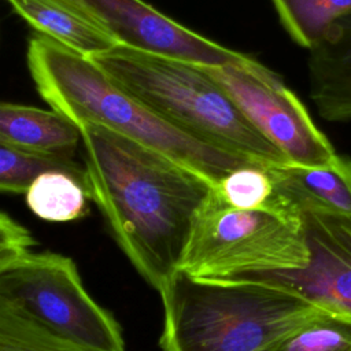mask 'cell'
<instances>
[{
    "label": "cell",
    "instance_id": "1",
    "mask_svg": "<svg viewBox=\"0 0 351 351\" xmlns=\"http://www.w3.org/2000/svg\"><path fill=\"white\" fill-rule=\"evenodd\" d=\"M88 199L158 292L180 267L213 184L166 154L95 123L78 125Z\"/></svg>",
    "mask_w": 351,
    "mask_h": 351
},
{
    "label": "cell",
    "instance_id": "2",
    "mask_svg": "<svg viewBox=\"0 0 351 351\" xmlns=\"http://www.w3.org/2000/svg\"><path fill=\"white\" fill-rule=\"evenodd\" d=\"M162 351H273L318 304L280 285L176 270L159 292Z\"/></svg>",
    "mask_w": 351,
    "mask_h": 351
},
{
    "label": "cell",
    "instance_id": "3",
    "mask_svg": "<svg viewBox=\"0 0 351 351\" xmlns=\"http://www.w3.org/2000/svg\"><path fill=\"white\" fill-rule=\"evenodd\" d=\"M27 67L40 96L77 126L95 123L152 147L195 170L213 185L252 160L199 141L166 123L118 88L89 58L51 38L27 45Z\"/></svg>",
    "mask_w": 351,
    "mask_h": 351
},
{
    "label": "cell",
    "instance_id": "4",
    "mask_svg": "<svg viewBox=\"0 0 351 351\" xmlns=\"http://www.w3.org/2000/svg\"><path fill=\"white\" fill-rule=\"evenodd\" d=\"M89 59L174 129L252 160L287 162L200 64L123 44Z\"/></svg>",
    "mask_w": 351,
    "mask_h": 351
},
{
    "label": "cell",
    "instance_id": "5",
    "mask_svg": "<svg viewBox=\"0 0 351 351\" xmlns=\"http://www.w3.org/2000/svg\"><path fill=\"white\" fill-rule=\"evenodd\" d=\"M307 263L308 250L298 208H233L213 186L195 217L178 269L193 277L222 280L302 270Z\"/></svg>",
    "mask_w": 351,
    "mask_h": 351
},
{
    "label": "cell",
    "instance_id": "6",
    "mask_svg": "<svg viewBox=\"0 0 351 351\" xmlns=\"http://www.w3.org/2000/svg\"><path fill=\"white\" fill-rule=\"evenodd\" d=\"M0 303L88 351H125L119 324L86 292L64 255L30 251L0 271Z\"/></svg>",
    "mask_w": 351,
    "mask_h": 351
},
{
    "label": "cell",
    "instance_id": "7",
    "mask_svg": "<svg viewBox=\"0 0 351 351\" xmlns=\"http://www.w3.org/2000/svg\"><path fill=\"white\" fill-rule=\"evenodd\" d=\"M200 66L288 163L322 166L337 158L302 100L265 64L252 58L244 64Z\"/></svg>",
    "mask_w": 351,
    "mask_h": 351
},
{
    "label": "cell",
    "instance_id": "8",
    "mask_svg": "<svg viewBox=\"0 0 351 351\" xmlns=\"http://www.w3.org/2000/svg\"><path fill=\"white\" fill-rule=\"evenodd\" d=\"M104 26L119 44L203 66L244 64L252 58L229 49L143 0H67Z\"/></svg>",
    "mask_w": 351,
    "mask_h": 351
},
{
    "label": "cell",
    "instance_id": "9",
    "mask_svg": "<svg viewBox=\"0 0 351 351\" xmlns=\"http://www.w3.org/2000/svg\"><path fill=\"white\" fill-rule=\"evenodd\" d=\"M308 263L302 270L240 276L280 285L351 315V215L300 210Z\"/></svg>",
    "mask_w": 351,
    "mask_h": 351
},
{
    "label": "cell",
    "instance_id": "10",
    "mask_svg": "<svg viewBox=\"0 0 351 351\" xmlns=\"http://www.w3.org/2000/svg\"><path fill=\"white\" fill-rule=\"evenodd\" d=\"M310 99L332 122L351 119V15L332 23L308 49Z\"/></svg>",
    "mask_w": 351,
    "mask_h": 351
},
{
    "label": "cell",
    "instance_id": "11",
    "mask_svg": "<svg viewBox=\"0 0 351 351\" xmlns=\"http://www.w3.org/2000/svg\"><path fill=\"white\" fill-rule=\"evenodd\" d=\"M278 192L296 208H317L351 215V158H337L322 166L271 163Z\"/></svg>",
    "mask_w": 351,
    "mask_h": 351
},
{
    "label": "cell",
    "instance_id": "12",
    "mask_svg": "<svg viewBox=\"0 0 351 351\" xmlns=\"http://www.w3.org/2000/svg\"><path fill=\"white\" fill-rule=\"evenodd\" d=\"M40 36L90 58L115 47L118 40L97 21L67 0H7Z\"/></svg>",
    "mask_w": 351,
    "mask_h": 351
},
{
    "label": "cell",
    "instance_id": "13",
    "mask_svg": "<svg viewBox=\"0 0 351 351\" xmlns=\"http://www.w3.org/2000/svg\"><path fill=\"white\" fill-rule=\"evenodd\" d=\"M80 141V128L64 115L0 101L1 144L34 154L71 156Z\"/></svg>",
    "mask_w": 351,
    "mask_h": 351
},
{
    "label": "cell",
    "instance_id": "14",
    "mask_svg": "<svg viewBox=\"0 0 351 351\" xmlns=\"http://www.w3.org/2000/svg\"><path fill=\"white\" fill-rule=\"evenodd\" d=\"M27 207L41 219L70 222L86 213V191L73 176L45 171L34 178L25 193Z\"/></svg>",
    "mask_w": 351,
    "mask_h": 351
},
{
    "label": "cell",
    "instance_id": "15",
    "mask_svg": "<svg viewBox=\"0 0 351 351\" xmlns=\"http://www.w3.org/2000/svg\"><path fill=\"white\" fill-rule=\"evenodd\" d=\"M271 163L250 162L233 169L214 184L215 195L225 204L240 210L295 207L278 192L270 171Z\"/></svg>",
    "mask_w": 351,
    "mask_h": 351
},
{
    "label": "cell",
    "instance_id": "16",
    "mask_svg": "<svg viewBox=\"0 0 351 351\" xmlns=\"http://www.w3.org/2000/svg\"><path fill=\"white\" fill-rule=\"evenodd\" d=\"M273 351H351V315L318 304Z\"/></svg>",
    "mask_w": 351,
    "mask_h": 351
},
{
    "label": "cell",
    "instance_id": "17",
    "mask_svg": "<svg viewBox=\"0 0 351 351\" xmlns=\"http://www.w3.org/2000/svg\"><path fill=\"white\" fill-rule=\"evenodd\" d=\"M289 37L310 49L336 21L351 15V0H271Z\"/></svg>",
    "mask_w": 351,
    "mask_h": 351
},
{
    "label": "cell",
    "instance_id": "18",
    "mask_svg": "<svg viewBox=\"0 0 351 351\" xmlns=\"http://www.w3.org/2000/svg\"><path fill=\"white\" fill-rule=\"evenodd\" d=\"M52 170L67 173L84 185V166L71 156L34 154L0 143V192L26 193L37 176Z\"/></svg>",
    "mask_w": 351,
    "mask_h": 351
},
{
    "label": "cell",
    "instance_id": "19",
    "mask_svg": "<svg viewBox=\"0 0 351 351\" xmlns=\"http://www.w3.org/2000/svg\"><path fill=\"white\" fill-rule=\"evenodd\" d=\"M0 351H88L0 303Z\"/></svg>",
    "mask_w": 351,
    "mask_h": 351
},
{
    "label": "cell",
    "instance_id": "20",
    "mask_svg": "<svg viewBox=\"0 0 351 351\" xmlns=\"http://www.w3.org/2000/svg\"><path fill=\"white\" fill-rule=\"evenodd\" d=\"M34 240L29 229L0 211V271L30 252Z\"/></svg>",
    "mask_w": 351,
    "mask_h": 351
}]
</instances>
